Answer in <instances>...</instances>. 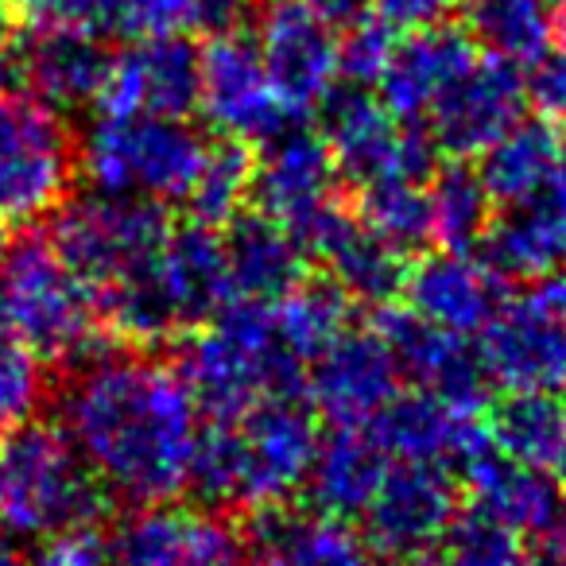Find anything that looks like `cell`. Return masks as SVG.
I'll return each mask as SVG.
<instances>
[{
  "instance_id": "obj_1",
  "label": "cell",
  "mask_w": 566,
  "mask_h": 566,
  "mask_svg": "<svg viewBox=\"0 0 566 566\" xmlns=\"http://www.w3.org/2000/svg\"><path fill=\"white\" fill-rule=\"evenodd\" d=\"M59 411L105 493L156 504L187 489L202 411L171 365L109 349L74 369Z\"/></svg>"
},
{
  "instance_id": "obj_2",
  "label": "cell",
  "mask_w": 566,
  "mask_h": 566,
  "mask_svg": "<svg viewBox=\"0 0 566 566\" xmlns=\"http://www.w3.org/2000/svg\"><path fill=\"white\" fill-rule=\"evenodd\" d=\"M318 439L315 408L300 392L268 396L237 419L202 423L187 489L210 509H280L307 485Z\"/></svg>"
},
{
  "instance_id": "obj_3",
  "label": "cell",
  "mask_w": 566,
  "mask_h": 566,
  "mask_svg": "<svg viewBox=\"0 0 566 566\" xmlns=\"http://www.w3.org/2000/svg\"><path fill=\"white\" fill-rule=\"evenodd\" d=\"M175 373L206 419H237L268 396L303 392L307 365L283 346L272 303L229 300L182 342Z\"/></svg>"
},
{
  "instance_id": "obj_4",
  "label": "cell",
  "mask_w": 566,
  "mask_h": 566,
  "mask_svg": "<svg viewBox=\"0 0 566 566\" xmlns=\"http://www.w3.org/2000/svg\"><path fill=\"white\" fill-rule=\"evenodd\" d=\"M0 323L43 365L82 369L113 349L97 292L63 264L48 237H28L0 260Z\"/></svg>"
},
{
  "instance_id": "obj_5",
  "label": "cell",
  "mask_w": 566,
  "mask_h": 566,
  "mask_svg": "<svg viewBox=\"0 0 566 566\" xmlns=\"http://www.w3.org/2000/svg\"><path fill=\"white\" fill-rule=\"evenodd\" d=\"M105 489L55 423H24L0 442V535L43 543L90 527L105 512Z\"/></svg>"
},
{
  "instance_id": "obj_6",
  "label": "cell",
  "mask_w": 566,
  "mask_h": 566,
  "mask_svg": "<svg viewBox=\"0 0 566 566\" xmlns=\"http://www.w3.org/2000/svg\"><path fill=\"white\" fill-rule=\"evenodd\" d=\"M206 136L187 117H113L102 113L78 144V171L90 190L182 202L206 156Z\"/></svg>"
},
{
  "instance_id": "obj_7",
  "label": "cell",
  "mask_w": 566,
  "mask_h": 566,
  "mask_svg": "<svg viewBox=\"0 0 566 566\" xmlns=\"http://www.w3.org/2000/svg\"><path fill=\"white\" fill-rule=\"evenodd\" d=\"M338 182L342 175L318 128L287 120L280 133L260 140V156L252 167V198L260 213L280 221L300 241L307 260H318V252L349 218L338 198Z\"/></svg>"
},
{
  "instance_id": "obj_8",
  "label": "cell",
  "mask_w": 566,
  "mask_h": 566,
  "mask_svg": "<svg viewBox=\"0 0 566 566\" xmlns=\"http://www.w3.org/2000/svg\"><path fill=\"white\" fill-rule=\"evenodd\" d=\"M78 140L59 109L28 90L0 94V226L48 218L71 198Z\"/></svg>"
},
{
  "instance_id": "obj_9",
  "label": "cell",
  "mask_w": 566,
  "mask_h": 566,
  "mask_svg": "<svg viewBox=\"0 0 566 566\" xmlns=\"http://www.w3.org/2000/svg\"><path fill=\"white\" fill-rule=\"evenodd\" d=\"M167 229L171 221L151 198L86 190L51 210L48 241L74 275L102 292L133 268L148 264L164 244Z\"/></svg>"
},
{
  "instance_id": "obj_10",
  "label": "cell",
  "mask_w": 566,
  "mask_h": 566,
  "mask_svg": "<svg viewBox=\"0 0 566 566\" xmlns=\"http://www.w3.org/2000/svg\"><path fill=\"white\" fill-rule=\"evenodd\" d=\"M318 109L334 167L357 190L392 179L427 182L434 175L439 148L427 128L416 120H400L365 86H338Z\"/></svg>"
},
{
  "instance_id": "obj_11",
  "label": "cell",
  "mask_w": 566,
  "mask_h": 566,
  "mask_svg": "<svg viewBox=\"0 0 566 566\" xmlns=\"http://www.w3.org/2000/svg\"><path fill=\"white\" fill-rule=\"evenodd\" d=\"M113 558L120 566H249V535L210 504H136L117 527Z\"/></svg>"
},
{
  "instance_id": "obj_12",
  "label": "cell",
  "mask_w": 566,
  "mask_h": 566,
  "mask_svg": "<svg viewBox=\"0 0 566 566\" xmlns=\"http://www.w3.org/2000/svg\"><path fill=\"white\" fill-rule=\"evenodd\" d=\"M252 43L292 117L318 109L338 90V28L311 0H272L260 12Z\"/></svg>"
},
{
  "instance_id": "obj_13",
  "label": "cell",
  "mask_w": 566,
  "mask_h": 566,
  "mask_svg": "<svg viewBox=\"0 0 566 566\" xmlns=\"http://www.w3.org/2000/svg\"><path fill=\"white\" fill-rule=\"evenodd\" d=\"M462 501H458L454 470L427 462H392L377 496L361 512V535L377 555L408 563L439 547Z\"/></svg>"
},
{
  "instance_id": "obj_14",
  "label": "cell",
  "mask_w": 566,
  "mask_h": 566,
  "mask_svg": "<svg viewBox=\"0 0 566 566\" xmlns=\"http://www.w3.org/2000/svg\"><path fill=\"white\" fill-rule=\"evenodd\" d=\"M198 113L218 136L241 144H260L280 133L292 113L283 109L260 51L249 35H210L198 48Z\"/></svg>"
},
{
  "instance_id": "obj_15",
  "label": "cell",
  "mask_w": 566,
  "mask_h": 566,
  "mask_svg": "<svg viewBox=\"0 0 566 566\" xmlns=\"http://www.w3.org/2000/svg\"><path fill=\"white\" fill-rule=\"evenodd\" d=\"M524 66L496 55H473L470 66L434 97L423 128L434 148L454 159H478L524 117Z\"/></svg>"
},
{
  "instance_id": "obj_16",
  "label": "cell",
  "mask_w": 566,
  "mask_h": 566,
  "mask_svg": "<svg viewBox=\"0 0 566 566\" xmlns=\"http://www.w3.org/2000/svg\"><path fill=\"white\" fill-rule=\"evenodd\" d=\"M478 357L504 392H566V323L535 292L504 300L481 326Z\"/></svg>"
},
{
  "instance_id": "obj_17",
  "label": "cell",
  "mask_w": 566,
  "mask_h": 566,
  "mask_svg": "<svg viewBox=\"0 0 566 566\" xmlns=\"http://www.w3.org/2000/svg\"><path fill=\"white\" fill-rule=\"evenodd\" d=\"M400 369L377 331H342L303 373L315 416L334 427H369L400 392Z\"/></svg>"
},
{
  "instance_id": "obj_18",
  "label": "cell",
  "mask_w": 566,
  "mask_h": 566,
  "mask_svg": "<svg viewBox=\"0 0 566 566\" xmlns=\"http://www.w3.org/2000/svg\"><path fill=\"white\" fill-rule=\"evenodd\" d=\"M102 113L190 117L198 109V48L187 35H144L109 59Z\"/></svg>"
},
{
  "instance_id": "obj_19",
  "label": "cell",
  "mask_w": 566,
  "mask_h": 566,
  "mask_svg": "<svg viewBox=\"0 0 566 566\" xmlns=\"http://www.w3.org/2000/svg\"><path fill=\"white\" fill-rule=\"evenodd\" d=\"M377 334L392 349L400 377L411 380L419 392H431L465 411H478L485 403L489 377L481 369L478 346L465 334L427 323L408 307H380Z\"/></svg>"
},
{
  "instance_id": "obj_20",
  "label": "cell",
  "mask_w": 566,
  "mask_h": 566,
  "mask_svg": "<svg viewBox=\"0 0 566 566\" xmlns=\"http://www.w3.org/2000/svg\"><path fill=\"white\" fill-rule=\"evenodd\" d=\"M369 431L392 462L447 465L454 473H462L489 447L478 411H465L419 388L396 392L392 403L369 423Z\"/></svg>"
},
{
  "instance_id": "obj_21",
  "label": "cell",
  "mask_w": 566,
  "mask_h": 566,
  "mask_svg": "<svg viewBox=\"0 0 566 566\" xmlns=\"http://www.w3.org/2000/svg\"><path fill=\"white\" fill-rule=\"evenodd\" d=\"M408 311L423 315L427 323L447 326L454 334H481V326L504 307V275L489 268L478 252L439 249L427 260L411 264L408 283Z\"/></svg>"
},
{
  "instance_id": "obj_22",
  "label": "cell",
  "mask_w": 566,
  "mask_h": 566,
  "mask_svg": "<svg viewBox=\"0 0 566 566\" xmlns=\"http://www.w3.org/2000/svg\"><path fill=\"white\" fill-rule=\"evenodd\" d=\"M481 256L504 280H539L566 260V171L493 213Z\"/></svg>"
},
{
  "instance_id": "obj_23",
  "label": "cell",
  "mask_w": 566,
  "mask_h": 566,
  "mask_svg": "<svg viewBox=\"0 0 566 566\" xmlns=\"http://www.w3.org/2000/svg\"><path fill=\"white\" fill-rule=\"evenodd\" d=\"M151 275H156V287L179 331H195V326L210 323L233 300L221 233L210 226H198V221L167 229L164 244L151 256Z\"/></svg>"
},
{
  "instance_id": "obj_24",
  "label": "cell",
  "mask_w": 566,
  "mask_h": 566,
  "mask_svg": "<svg viewBox=\"0 0 566 566\" xmlns=\"http://www.w3.org/2000/svg\"><path fill=\"white\" fill-rule=\"evenodd\" d=\"M249 555L256 566H377V551L349 520L287 504L264 509L252 524Z\"/></svg>"
},
{
  "instance_id": "obj_25",
  "label": "cell",
  "mask_w": 566,
  "mask_h": 566,
  "mask_svg": "<svg viewBox=\"0 0 566 566\" xmlns=\"http://www.w3.org/2000/svg\"><path fill=\"white\" fill-rule=\"evenodd\" d=\"M473 55H478V48H473V40L462 28L434 24L419 28V32H403L377 82V97L400 120L423 125L434 97L470 66Z\"/></svg>"
},
{
  "instance_id": "obj_26",
  "label": "cell",
  "mask_w": 566,
  "mask_h": 566,
  "mask_svg": "<svg viewBox=\"0 0 566 566\" xmlns=\"http://www.w3.org/2000/svg\"><path fill=\"white\" fill-rule=\"evenodd\" d=\"M233 300L275 303L307 280V252L268 213H237L221 237Z\"/></svg>"
},
{
  "instance_id": "obj_27",
  "label": "cell",
  "mask_w": 566,
  "mask_h": 566,
  "mask_svg": "<svg viewBox=\"0 0 566 566\" xmlns=\"http://www.w3.org/2000/svg\"><path fill=\"white\" fill-rule=\"evenodd\" d=\"M462 478L465 493H470V509L501 520L524 539H543L555 527L563 496H558L555 478L547 470H532V465L512 462V458L496 454L493 447H485L465 465Z\"/></svg>"
},
{
  "instance_id": "obj_28",
  "label": "cell",
  "mask_w": 566,
  "mask_h": 566,
  "mask_svg": "<svg viewBox=\"0 0 566 566\" xmlns=\"http://www.w3.org/2000/svg\"><path fill=\"white\" fill-rule=\"evenodd\" d=\"M392 458L377 442L369 427H334V434L318 439L315 462L307 473V496L311 509L326 516L361 520L369 501L377 496Z\"/></svg>"
},
{
  "instance_id": "obj_29",
  "label": "cell",
  "mask_w": 566,
  "mask_h": 566,
  "mask_svg": "<svg viewBox=\"0 0 566 566\" xmlns=\"http://www.w3.org/2000/svg\"><path fill=\"white\" fill-rule=\"evenodd\" d=\"M24 55V86L59 113L97 105L109 74V48L86 32H32Z\"/></svg>"
},
{
  "instance_id": "obj_30",
  "label": "cell",
  "mask_w": 566,
  "mask_h": 566,
  "mask_svg": "<svg viewBox=\"0 0 566 566\" xmlns=\"http://www.w3.org/2000/svg\"><path fill=\"white\" fill-rule=\"evenodd\" d=\"M318 260L331 268V280L361 307H392L403 295L411 272V252L377 237L369 226L357 221V213L342 221V229L318 252Z\"/></svg>"
},
{
  "instance_id": "obj_31",
  "label": "cell",
  "mask_w": 566,
  "mask_h": 566,
  "mask_svg": "<svg viewBox=\"0 0 566 566\" xmlns=\"http://www.w3.org/2000/svg\"><path fill=\"white\" fill-rule=\"evenodd\" d=\"M481 182L493 195L496 206H509L516 198L532 195V190L555 182L566 171V140L558 133L555 120H524L520 117L501 140H493L481 151Z\"/></svg>"
},
{
  "instance_id": "obj_32",
  "label": "cell",
  "mask_w": 566,
  "mask_h": 566,
  "mask_svg": "<svg viewBox=\"0 0 566 566\" xmlns=\"http://www.w3.org/2000/svg\"><path fill=\"white\" fill-rule=\"evenodd\" d=\"M485 439L512 462L555 473L566 462V396L509 392L489 416Z\"/></svg>"
},
{
  "instance_id": "obj_33",
  "label": "cell",
  "mask_w": 566,
  "mask_h": 566,
  "mask_svg": "<svg viewBox=\"0 0 566 566\" xmlns=\"http://www.w3.org/2000/svg\"><path fill=\"white\" fill-rule=\"evenodd\" d=\"M462 32L485 55L527 66L555 43L558 0H458Z\"/></svg>"
},
{
  "instance_id": "obj_34",
  "label": "cell",
  "mask_w": 566,
  "mask_h": 566,
  "mask_svg": "<svg viewBox=\"0 0 566 566\" xmlns=\"http://www.w3.org/2000/svg\"><path fill=\"white\" fill-rule=\"evenodd\" d=\"M427 195H431L434 244L454 252H478L496 213V202L481 182L478 167H470V159H454L427 179Z\"/></svg>"
},
{
  "instance_id": "obj_35",
  "label": "cell",
  "mask_w": 566,
  "mask_h": 566,
  "mask_svg": "<svg viewBox=\"0 0 566 566\" xmlns=\"http://www.w3.org/2000/svg\"><path fill=\"white\" fill-rule=\"evenodd\" d=\"M283 346L311 365L342 331H349L354 300L334 280H303L300 287L272 303Z\"/></svg>"
},
{
  "instance_id": "obj_36",
  "label": "cell",
  "mask_w": 566,
  "mask_h": 566,
  "mask_svg": "<svg viewBox=\"0 0 566 566\" xmlns=\"http://www.w3.org/2000/svg\"><path fill=\"white\" fill-rule=\"evenodd\" d=\"M252 167H256V156H252L249 144L229 140V136L206 144L198 175L190 182L187 198H182L190 221L221 229L237 213H244V202L252 198Z\"/></svg>"
},
{
  "instance_id": "obj_37",
  "label": "cell",
  "mask_w": 566,
  "mask_h": 566,
  "mask_svg": "<svg viewBox=\"0 0 566 566\" xmlns=\"http://www.w3.org/2000/svg\"><path fill=\"white\" fill-rule=\"evenodd\" d=\"M357 221L403 252H419L434 241L431 195H427V182L416 179H392L365 187L361 202H357Z\"/></svg>"
},
{
  "instance_id": "obj_38",
  "label": "cell",
  "mask_w": 566,
  "mask_h": 566,
  "mask_svg": "<svg viewBox=\"0 0 566 566\" xmlns=\"http://www.w3.org/2000/svg\"><path fill=\"white\" fill-rule=\"evenodd\" d=\"M439 566H532V555L524 535L465 504L439 539Z\"/></svg>"
},
{
  "instance_id": "obj_39",
  "label": "cell",
  "mask_w": 566,
  "mask_h": 566,
  "mask_svg": "<svg viewBox=\"0 0 566 566\" xmlns=\"http://www.w3.org/2000/svg\"><path fill=\"white\" fill-rule=\"evenodd\" d=\"M43 400H48L43 361L24 342H17L9 331H0V434L32 423Z\"/></svg>"
},
{
  "instance_id": "obj_40",
  "label": "cell",
  "mask_w": 566,
  "mask_h": 566,
  "mask_svg": "<svg viewBox=\"0 0 566 566\" xmlns=\"http://www.w3.org/2000/svg\"><path fill=\"white\" fill-rule=\"evenodd\" d=\"M12 17L32 32H117L113 0H12Z\"/></svg>"
},
{
  "instance_id": "obj_41",
  "label": "cell",
  "mask_w": 566,
  "mask_h": 566,
  "mask_svg": "<svg viewBox=\"0 0 566 566\" xmlns=\"http://www.w3.org/2000/svg\"><path fill=\"white\" fill-rule=\"evenodd\" d=\"M396 40H400V32H392V28L377 17H361L357 24L342 28L338 32L342 78H346L349 86H365V90L377 86Z\"/></svg>"
},
{
  "instance_id": "obj_42",
  "label": "cell",
  "mask_w": 566,
  "mask_h": 566,
  "mask_svg": "<svg viewBox=\"0 0 566 566\" xmlns=\"http://www.w3.org/2000/svg\"><path fill=\"white\" fill-rule=\"evenodd\" d=\"M117 32L128 40L179 35L190 28V0H113Z\"/></svg>"
},
{
  "instance_id": "obj_43",
  "label": "cell",
  "mask_w": 566,
  "mask_h": 566,
  "mask_svg": "<svg viewBox=\"0 0 566 566\" xmlns=\"http://www.w3.org/2000/svg\"><path fill=\"white\" fill-rule=\"evenodd\" d=\"M524 90H527V102L539 109L543 120L566 125V48L551 43L535 63H527Z\"/></svg>"
},
{
  "instance_id": "obj_44",
  "label": "cell",
  "mask_w": 566,
  "mask_h": 566,
  "mask_svg": "<svg viewBox=\"0 0 566 566\" xmlns=\"http://www.w3.org/2000/svg\"><path fill=\"white\" fill-rule=\"evenodd\" d=\"M109 563H113V543L97 532V524L51 535V539L40 543V551L32 558V566H109Z\"/></svg>"
},
{
  "instance_id": "obj_45",
  "label": "cell",
  "mask_w": 566,
  "mask_h": 566,
  "mask_svg": "<svg viewBox=\"0 0 566 566\" xmlns=\"http://www.w3.org/2000/svg\"><path fill=\"white\" fill-rule=\"evenodd\" d=\"M458 0H369V12L385 20L392 32H419V28L447 24Z\"/></svg>"
},
{
  "instance_id": "obj_46",
  "label": "cell",
  "mask_w": 566,
  "mask_h": 566,
  "mask_svg": "<svg viewBox=\"0 0 566 566\" xmlns=\"http://www.w3.org/2000/svg\"><path fill=\"white\" fill-rule=\"evenodd\" d=\"M244 17H249V0H190V28L195 32H241Z\"/></svg>"
},
{
  "instance_id": "obj_47",
  "label": "cell",
  "mask_w": 566,
  "mask_h": 566,
  "mask_svg": "<svg viewBox=\"0 0 566 566\" xmlns=\"http://www.w3.org/2000/svg\"><path fill=\"white\" fill-rule=\"evenodd\" d=\"M318 12H323L326 20H331L334 28H349V24H357L361 17H373L369 12V0H311Z\"/></svg>"
},
{
  "instance_id": "obj_48",
  "label": "cell",
  "mask_w": 566,
  "mask_h": 566,
  "mask_svg": "<svg viewBox=\"0 0 566 566\" xmlns=\"http://www.w3.org/2000/svg\"><path fill=\"white\" fill-rule=\"evenodd\" d=\"M535 566H566V496L558 504V520L547 535H543V547H539V563Z\"/></svg>"
},
{
  "instance_id": "obj_49",
  "label": "cell",
  "mask_w": 566,
  "mask_h": 566,
  "mask_svg": "<svg viewBox=\"0 0 566 566\" xmlns=\"http://www.w3.org/2000/svg\"><path fill=\"white\" fill-rule=\"evenodd\" d=\"M24 82V55L12 40H0V94H12Z\"/></svg>"
},
{
  "instance_id": "obj_50",
  "label": "cell",
  "mask_w": 566,
  "mask_h": 566,
  "mask_svg": "<svg viewBox=\"0 0 566 566\" xmlns=\"http://www.w3.org/2000/svg\"><path fill=\"white\" fill-rule=\"evenodd\" d=\"M0 566H28V558L20 555L17 539H9V535H0Z\"/></svg>"
},
{
  "instance_id": "obj_51",
  "label": "cell",
  "mask_w": 566,
  "mask_h": 566,
  "mask_svg": "<svg viewBox=\"0 0 566 566\" xmlns=\"http://www.w3.org/2000/svg\"><path fill=\"white\" fill-rule=\"evenodd\" d=\"M396 566H439V563H431V558H408V563H396Z\"/></svg>"
},
{
  "instance_id": "obj_52",
  "label": "cell",
  "mask_w": 566,
  "mask_h": 566,
  "mask_svg": "<svg viewBox=\"0 0 566 566\" xmlns=\"http://www.w3.org/2000/svg\"><path fill=\"white\" fill-rule=\"evenodd\" d=\"M4 252H9V233H4V226H0V260H4Z\"/></svg>"
},
{
  "instance_id": "obj_53",
  "label": "cell",
  "mask_w": 566,
  "mask_h": 566,
  "mask_svg": "<svg viewBox=\"0 0 566 566\" xmlns=\"http://www.w3.org/2000/svg\"><path fill=\"white\" fill-rule=\"evenodd\" d=\"M558 24H566V0H558Z\"/></svg>"
},
{
  "instance_id": "obj_54",
  "label": "cell",
  "mask_w": 566,
  "mask_h": 566,
  "mask_svg": "<svg viewBox=\"0 0 566 566\" xmlns=\"http://www.w3.org/2000/svg\"><path fill=\"white\" fill-rule=\"evenodd\" d=\"M109 566H120V563H117V558H113V563H109Z\"/></svg>"
},
{
  "instance_id": "obj_55",
  "label": "cell",
  "mask_w": 566,
  "mask_h": 566,
  "mask_svg": "<svg viewBox=\"0 0 566 566\" xmlns=\"http://www.w3.org/2000/svg\"><path fill=\"white\" fill-rule=\"evenodd\" d=\"M563 167H566V159H563Z\"/></svg>"
},
{
  "instance_id": "obj_56",
  "label": "cell",
  "mask_w": 566,
  "mask_h": 566,
  "mask_svg": "<svg viewBox=\"0 0 566 566\" xmlns=\"http://www.w3.org/2000/svg\"><path fill=\"white\" fill-rule=\"evenodd\" d=\"M563 264H566V260H563Z\"/></svg>"
}]
</instances>
